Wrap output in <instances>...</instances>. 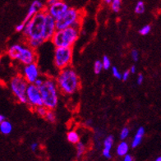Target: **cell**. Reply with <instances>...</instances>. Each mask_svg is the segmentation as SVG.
I'll return each mask as SVG.
<instances>
[{"mask_svg":"<svg viewBox=\"0 0 161 161\" xmlns=\"http://www.w3.org/2000/svg\"><path fill=\"white\" fill-rule=\"evenodd\" d=\"M56 81L60 92L68 96L76 93L80 86L78 75L71 66L59 70Z\"/></svg>","mask_w":161,"mask_h":161,"instance_id":"1","label":"cell"},{"mask_svg":"<svg viewBox=\"0 0 161 161\" xmlns=\"http://www.w3.org/2000/svg\"><path fill=\"white\" fill-rule=\"evenodd\" d=\"M155 161H161V156H159L158 158H156Z\"/></svg>","mask_w":161,"mask_h":161,"instance_id":"41","label":"cell"},{"mask_svg":"<svg viewBox=\"0 0 161 161\" xmlns=\"http://www.w3.org/2000/svg\"><path fill=\"white\" fill-rule=\"evenodd\" d=\"M86 151V146L82 142H78L76 144V156L77 158H80L81 155L84 154Z\"/></svg>","mask_w":161,"mask_h":161,"instance_id":"24","label":"cell"},{"mask_svg":"<svg viewBox=\"0 0 161 161\" xmlns=\"http://www.w3.org/2000/svg\"><path fill=\"white\" fill-rule=\"evenodd\" d=\"M129 71H130V72H131V74H135V73H136V67H135L134 65H132L131 68H130Z\"/></svg>","mask_w":161,"mask_h":161,"instance_id":"38","label":"cell"},{"mask_svg":"<svg viewBox=\"0 0 161 161\" xmlns=\"http://www.w3.org/2000/svg\"><path fill=\"white\" fill-rule=\"evenodd\" d=\"M151 31V26L150 25H143L140 30H139V33L142 36H147L150 34V32Z\"/></svg>","mask_w":161,"mask_h":161,"instance_id":"27","label":"cell"},{"mask_svg":"<svg viewBox=\"0 0 161 161\" xmlns=\"http://www.w3.org/2000/svg\"><path fill=\"white\" fill-rule=\"evenodd\" d=\"M46 11H41L25 23L23 36L27 40H44V26H45Z\"/></svg>","mask_w":161,"mask_h":161,"instance_id":"2","label":"cell"},{"mask_svg":"<svg viewBox=\"0 0 161 161\" xmlns=\"http://www.w3.org/2000/svg\"><path fill=\"white\" fill-rule=\"evenodd\" d=\"M34 110L38 116H40V118H44V119H45V116H46L47 114V113H48V110H49V108H46L45 105H42L36 108Z\"/></svg>","mask_w":161,"mask_h":161,"instance_id":"22","label":"cell"},{"mask_svg":"<svg viewBox=\"0 0 161 161\" xmlns=\"http://www.w3.org/2000/svg\"><path fill=\"white\" fill-rule=\"evenodd\" d=\"M37 147H38V144H37L36 142H34V143H32V144L31 145V149L32 151H36Z\"/></svg>","mask_w":161,"mask_h":161,"instance_id":"37","label":"cell"},{"mask_svg":"<svg viewBox=\"0 0 161 161\" xmlns=\"http://www.w3.org/2000/svg\"><path fill=\"white\" fill-rule=\"evenodd\" d=\"M129 128L127 127H124L122 128L121 130V132H120V139L121 140L124 141L125 139H127V136H129Z\"/></svg>","mask_w":161,"mask_h":161,"instance_id":"28","label":"cell"},{"mask_svg":"<svg viewBox=\"0 0 161 161\" xmlns=\"http://www.w3.org/2000/svg\"><path fill=\"white\" fill-rule=\"evenodd\" d=\"M122 1L123 0H112L110 3L111 10L115 13H118L120 12L121 6H122Z\"/></svg>","mask_w":161,"mask_h":161,"instance_id":"21","label":"cell"},{"mask_svg":"<svg viewBox=\"0 0 161 161\" xmlns=\"http://www.w3.org/2000/svg\"><path fill=\"white\" fill-rule=\"evenodd\" d=\"M25 22H21V23L17 24V25H16L15 27V30L17 32H23L24 29H25Z\"/></svg>","mask_w":161,"mask_h":161,"instance_id":"31","label":"cell"},{"mask_svg":"<svg viewBox=\"0 0 161 161\" xmlns=\"http://www.w3.org/2000/svg\"><path fill=\"white\" fill-rule=\"evenodd\" d=\"M26 98H27V104L34 109L37 107L44 105L40 87L36 86L35 84H29L28 86L26 91Z\"/></svg>","mask_w":161,"mask_h":161,"instance_id":"9","label":"cell"},{"mask_svg":"<svg viewBox=\"0 0 161 161\" xmlns=\"http://www.w3.org/2000/svg\"><path fill=\"white\" fill-rule=\"evenodd\" d=\"M67 139L72 144H77L80 142V136L78 132L75 130H71L67 133Z\"/></svg>","mask_w":161,"mask_h":161,"instance_id":"18","label":"cell"},{"mask_svg":"<svg viewBox=\"0 0 161 161\" xmlns=\"http://www.w3.org/2000/svg\"><path fill=\"white\" fill-rule=\"evenodd\" d=\"M145 135V128L143 127H140L136 131V134L133 137V140L131 142V147L132 148H136L139 145L141 144V142L142 141V138Z\"/></svg>","mask_w":161,"mask_h":161,"instance_id":"15","label":"cell"},{"mask_svg":"<svg viewBox=\"0 0 161 161\" xmlns=\"http://www.w3.org/2000/svg\"><path fill=\"white\" fill-rule=\"evenodd\" d=\"M21 75L29 84H34L36 80L40 76V69L37 64L32 63L27 65H24Z\"/></svg>","mask_w":161,"mask_h":161,"instance_id":"10","label":"cell"},{"mask_svg":"<svg viewBox=\"0 0 161 161\" xmlns=\"http://www.w3.org/2000/svg\"><path fill=\"white\" fill-rule=\"evenodd\" d=\"M102 64H103V67H104V70H108L111 68V61L109 59V58L108 56L104 55L102 58Z\"/></svg>","mask_w":161,"mask_h":161,"instance_id":"26","label":"cell"},{"mask_svg":"<svg viewBox=\"0 0 161 161\" xmlns=\"http://www.w3.org/2000/svg\"><path fill=\"white\" fill-rule=\"evenodd\" d=\"M13 131V125L12 123L6 120L0 122V131L3 135H9Z\"/></svg>","mask_w":161,"mask_h":161,"instance_id":"17","label":"cell"},{"mask_svg":"<svg viewBox=\"0 0 161 161\" xmlns=\"http://www.w3.org/2000/svg\"><path fill=\"white\" fill-rule=\"evenodd\" d=\"M4 120H6V117L1 114H0V122H3V121H4Z\"/></svg>","mask_w":161,"mask_h":161,"instance_id":"39","label":"cell"},{"mask_svg":"<svg viewBox=\"0 0 161 161\" xmlns=\"http://www.w3.org/2000/svg\"><path fill=\"white\" fill-rule=\"evenodd\" d=\"M7 54L13 60L18 61L20 64L23 65L36 63V49H33L28 45H21V44H15L11 45L8 50Z\"/></svg>","mask_w":161,"mask_h":161,"instance_id":"4","label":"cell"},{"mask_svg":"<svg viewBox=\"0 0 161 161\" xmlns=\"http://www.w3.org/2000/svg\"><path fill=\"white\" fill-rule=\"evenodd\" d=\"M143 80H144V76L142 74H139L137 76V78H136V83L137 85H142L143 83Z\"/></svg>","mask_w":161,"mask_h":161,"instance_id":"34","label":"cell"},{"mask_svg":"<svg viewBox=\"0 0 161 161\" xmlns=\"http://www.w3.org/2000/svg\"><path fill=\"white\" fill-rule=\"evenodd\" d=\"M103 69H104V67H103L102 61H100V60H96L95 62V64H94V72L96 74H100Z\"/></svg>","mask_w":161,"mask_h":161,"instance_id":"25","label":"cell"},{"mask_svg":"<svg viewBox=\"0 0 161 161\" xmlns=\"http://www.w3.org/2000/svg\"><path fill=\"white\" fill-rule=\"evenodd\" d=\"M45 42V40H25V43H26V45L28 46H30L31 48H32L33 49H38L39 47H40L42 45L43 43Z\"/></svg>","mask_w":161,"mask_h":161,"instance_id":"20","label":"cell"},{"mask_svg":"<svg viewBox=\"0 0 161 161\" xmlns=\"http://www.w3.org/2000/svg\"><path fill=\"white\" fill-rule=\"evenodd\" d=\"M112 0H102V2L104 3H105V4H110V3Z\"/></svg>","mask_w":161,"mask_h":161,"instance_id":"40","label":"cell"},{"mask_svg":"<svg viewBox=\"0 0 161 161\" xmlns=\"http://www.w3.org/2000/svg\"><path fill=\"white\" fill-rule=\"evenodd\" d=\"M45 8L46 7L45 6V4L40 0H34L31 3L30 7L28 8L27 13H26V15H25V18H24V20L22 21L26 23L28 21H30L32 17H34L35 15H36L37 13L41 12V11L45 10Z\"/></svg>","mask_w":161,"mask_h":161,"instance_id":"13","label":"cell"},{"mask_svg":"<svg viewBox=\"0 0 161 161\" xmlns=\"http://www.w3.org/2000/svg\"><path fill=\"white\" fill-rule=\"evenodd\" d=\"M29 83L21 75H16L11 79L9 88L17 100L21 104H27L26 91Z\"/></svg>","mask_w":161,"mask_h":161,"instance_id":"7","label":"cell"},{"mask_svg":"<svg viewBox=\"0 0 161 161\" xmlns=\"http://www.w3.org/2000/svg\"><path fill=\"white\" fill-rule=\"evenodd\" d=\"M111 70H112L113 76H114L115 78L119 79V80L122 79V76H123V73H121V72H119V69H118L116 67H113V68H111Z\"/></svg>","mask_w":161,"mask_h":161,"instance_id":"29","label":"cell"},{"mask_svg":"<svg viewBox=\"0 0 161 161\" xmlns=\"http://www.w3.org/2000/svg\"><path fill=\"white\" fill-rule=\"evenodd\" d=\"M81 12L74 8H70L61 18L56 20L57 30H64L68 27L80 29L81 26Z\"/></svg>","mask_w":161,"mask_h":161,"instance_id":"6","label":"cell"},{"mask_svg":"<svg viewBox=\"0 0 161 161\" xmlns=\"http://www.w3.org/2000/svg\"><path fill=\"white\" fill-rule=\"evenodd\" d=\"M45 119V120H46L47 122H49V123H54L56 122L55 113L53 112V109H49Z\"/></svg>","mask_w":161,"mask_h":161,"instance_id":"23","label":"cell"},{"mask_svg":"<svg viewBox=\"0 0 161 161\" xmlns=\"http://www.w3.org/2000/svg\"><path fill=\"white\" fill-rule=\"evenodd\" d=\"M130 74H131V72H130L129 70L125 71V72L123 73V76H122V80H123V81H126V80H127V79L129 78Z\"/></svg>","mask_w":161,"mask_h":161,"instance_id":"33","label":"cell"},{"mask_svg":"<svg viewBox=\"0 0 161 161\" xmlns=\"http://www.w3.org/2000/svg\"><path fill=\"white\" fill-rule=\"evenodd\" d=\"M45 77L40 76V77H39V78L36 80V82H35L34 84L36 86L40 87L41 86H42L43 83H44V81H45Z\"/></svg>","mask_w":161,"mask_h":161,"instance_id":"32","label":"cell"},{"mask_svg":"<svg viewBox=\"0 0 161 161\" xmlns=\"http://www.w3.org/2000/svg\"><path fill=\"white\" fill-rule=\"evenodd\" d=\"M72 60V48H55L53 54V64L58 70L68 68Z\"/></svg>","mask_w":161,"mask_h":161,"instance_id":"8","label":"cell"},{"mask_svg":"<svg viewBox=\"0 0 161 161\" xmlns=\"http://www.w3.org/2000/svg\"><path fill=\"white\" fill-rule=\"evenodd\" d=\"M114 145V136L109 135L104 139V149L102 154L105 158L110 159L111 158V149Z\"/></svg>","mask_w":161,"mask_h":161,"instance_id":"14","label":"cell"},{"mask_svg":"<svg viewBox=\"0 0 161 161\" xmlns=\"http://www.w3.org/2000/svg\"><path fill=\"white\" fill-rule=\"evenodd\" d=\"M69 8H70L68 7V5L65 2H64L63 0H59L54 4L51 5L49 7H46L45 11H46L47 13H49V15L52 16L53 18L58 20L61 18L68 12Z\"/></svg>","mask_w":161,"mask_h":161,"instance_id":"11","label":"cell"},{"mask_svg":"<svg viewBox=\"0 0 161 161\" xmlns=\"http://www.w3.org/2000/svg\"><path fill=\"white\" fill-rule=\"evenodd\" d=\"M57 31V24H56V19L53 18L49 13H46L45 16V26H44V40L45 41L51 40L53 36Z\"/></svg>","mask_w":161,"mask_h":161,"instance_id":"12","label":"cell"},{"mask_svg":"<svg viewBox=\"0 0 161 161\" xmlns=\"http://www.w3.org/2000/svg\"><path fill=\"white\" fill-rule=\"evenodd\" d=\"M131 59L133 60L134 62H137L139 60V57H140V54H139V52L136 49H132L131 52Z\"/></svg>","mask_w":161,"mask_h":161,"instance_id":"30","label":"cell"},{"mask_svg":"<svg viewBox=\"0 0 161 161\" xmlns=\"http://www.w3.org/2000/svg\"><path fill=\"white\" fill-rule=\"evenodd\" d=\"M123 161H133V159H132L131 155L127 154V155H126L125 156H124V158H123Z\"/></svg>","mask_w":161,"mask_h":161,"instance_id":"36","label":"cell"},{"mask_svg":"<svg viewBox=\"0 0 161 161\" xmlns=\"http://www.w3.org/2000/svg\"><path fill=\"white\" fill-rule=\"evenodd\" d=\"M146 11V5H145V3L142 1V0H139L136 3V5H135V8H134V13L137 14V15H141V14H143Z\"/></svg>","mask_w":161,"mask_h":161,"instance_id":"19","label":"cell"},{"mask_svg":"<svg viewBox=\"0 0 161 161\" xmlns=\"http://www.w3.org/2000/svg\"><path fill=\"white\" fill-rule=\"evenodd\" d=\"M128 151H129V146H128V143L126 142L125 141L121 142L119 146H117L116 151L118 155L119 156H125L126 155H127Z\"/></svg>","mask_w":161,"mask_h":161,"instance_id":"16","label":"cell"},{"mask_svg":"<svg viewBox=\"0 0 161 161\" xmlns=\"http://www.w3.org/2000/svg\"><path fill=\"white\" fill-rule=\"evenodd\" d=\"M58 1H59V0H46V2H45V7H49L51 5L54 4Z\"/></svg>","mask_w":161,"mask_h":161,"instance_id":"35","label":"cell"},{"mask_svg":"<svg viewBox=\"0 0 161 161\" xmlns=\"http://www.w3.org/2000/svg\"><path fill=\"white\" fill-rule=\"evenodd\" d=\"M80 34V29L68 27L64 30H57L51 39V42L55 48H72Z\"/></svg>","mask_w":161,"mask_h":161,"instance_id":"5","label":"cell"},{"mask_svg":"<svg viewBox=\"0 0 161 161\" xmlns=\"http://www.w3.org/2000/svg\"><path fill=\"white\" fill-rule=\"evenodd\" d=\"M44 105L49 109H55L58 104L59 89L56 79L45 77V81L40 87Z\"/></svg>","mask_w":161,"mask_h":161,"instance_id":"3","label":"cell"}]
</instances>
